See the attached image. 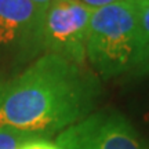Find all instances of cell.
I'll list each match as a JSON object with an SVG mask.
<instances>
[{
	"mask_svg": "<svg viewBox=\"0 0 149 149\" xmlns=\"http://www.w3.org/2000/svg\"><path fill=\"white\" fill-rule=\"evenodd\" d=\"M62 149H149V142L116 109L93 112L57 135Z\"/></svg>",
	"mask_w": 149,
	"mask_h": 149,
	"instance_id": "cell-3",
	"label": "cell"
},
{
	"mask_svg": "<svg viewBox=\"0 0 149 149\" xmlns=\"http://www.w3.org/2000/svg\"><path fill=\"white\" fill-rule=\"evenodd\" d=\"M126 76L128 79H133V80L149 77V42L145 43L144 46L141 47L133 68L130 69V72Z\"/></svg>",
	"mask_w": 149,
	"mask_h": 149,
	"instance_id": "cell-7",
	"label": "cell"
},
{
	"mask_svg": "<svg viewBox=\"0 0 149 149\" xmlns=\"http://www.w3.org/2000/svg\"><path fill=\"white\" fill-rule=\"evenodd\" d=\"M142 47L131 0H120L93 11L86 58L102 80L127 74Z\"/></svg>",
	"mask_w": 149,
	"mask_h": 149,
	"instance_id": "cell-2",
	"label": "cell"
},
{
	"mask_svg": "<svg viewBox=\"0 0 149 149\" xmlns=\"http://www.w3.org/2000/svg\"><path fill=\"white\" fill-rule=\"evenodd\" d=\"M83 4L88 6L91 8H101V7H105V6H109V4H113L116 1H120V0H80Z\"/></svg>",
	"mask_w": 149,
	"mask_h": 149,
	"instance_id": "cell-10",
	"label": "cell"
},
{
	"mask_svg": "<svg viewBox=\"0 0 149 149\" xmlns=\"http://www.w3.org/2000/svg\"><path fill=\"white\" fill-rule=\"evenodd\" d=\"M137 15L141 43L144 46L149 42V0H131Z\"/></svg>",
	"mask_w": 149,
	"mask_h": 149,
	"instance_id": "cell-6",
	"label": "cell"
},
{
	"mask_svg": "<svg viewBox=\"0 0 149 149\" xmlns=\"http://www.w3.org/2000/svg\"><path fill=\"white\" fill-rule=\"evenodd\" d=\"M144 124L146 126V128H148V131H149V105L144 112Z\"/></svg>",
	"mask_w": 149,
	"mask_h": 149,
	"instance_id": "cell-12",
	"label": "cell"
},
{
	"mask_svg": "<svg viewBox=\"0 0 149 149\" xmlns=\"http://www.w3.org/2000/svg\"><path fill=\"white\" fill-rule=\"evenodd\" d=\"M94 8L80 0H55L44 13L43 54H54L77 65H87L86 43Z\"/></svg>",
	"mask_w": 149,
	"mask_h": 149,
	"instance_id": "cell-5",
	"label": "cell"
},
{
	"mask_svg": "<svg viewBox=\"0 0 149 149\" xmlns=\"http://www.w3.org/2000/svg\"><path fill=\"white\" fill-rule=\"evenodd\" d=\"M44 13L31 0H0V62L18 66L43 55Z\"/></svg>",
	"mask_w": 149,
	"mask_h": 149,
	"instance_id": "cell-4",
	"label": "cell"
},
{
	"mask_svg": "<svg viewBox=\"0 0 149 149\" xmlns=\"http://www.w3.org/2000/svg\"><path fill=\"white\" fill-rule=\"evenodd\" d=\"M101 94V79L87 65L43 54L0 84V128L47 138L91 115Z\"/></svg>",
	"mask_w": 149,
	"mask_h": 149,
	"instance_id": "cell-1",
	"label": "cell"
},
{
	"mask_svg": "<svg viewBox=\"0 0 149 149\" xmlns=\"http://www.w3.org/2000/svg\"><path fill=\"white\" fill-rule=\"evenodd\" d=\"M31 1H32V3H35L37 7H40L42 10L46 11L48 7H50V6L55 1V0H31Z\"/></svg>",
	"mask_w": 149,
	"mask_h": 149,
	"instance_id": "cell-11",
	"label": "cell"
},
{
	"mask_svg": "<svg viewBox=\"0 0 149 149\" xmlns=\"http://www.w3.org/2000/svg\"><path fill=\"white\" fill-rule=\"evenodd\" d=\"M17 149H62L57 142H53L47 138H40V137H35V138L28 139L26 142L19 145Z\"/></svg>",
	"mask_w": 149,
	"mask_h": 149,
	"instance_id": "cell-9",
	"label": "cell"
},
{
	"mask_svg": "<svg viewBox=\"0 0 149 149\" xmlns=\"http://www.w3.org/2000/svg\"><path fill=\"white\" fill-rule=\"evenodd\" d=\"M31 138L35 137L24 131L13 128H0V149H17Z\"/></svg>",
	"mask_w": 149,
	"mask_h": 149,
	"instance_id": "cell-8",
	"label": "cell"
}]
</instances>
